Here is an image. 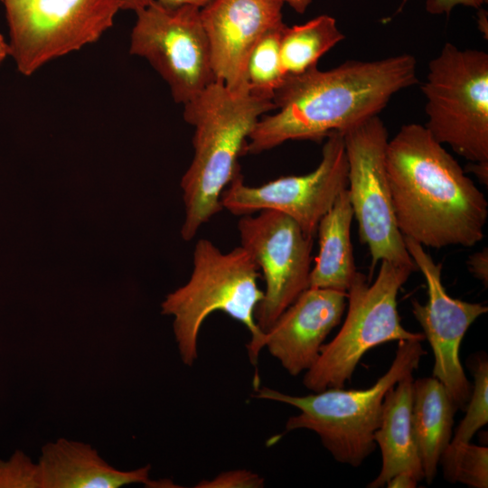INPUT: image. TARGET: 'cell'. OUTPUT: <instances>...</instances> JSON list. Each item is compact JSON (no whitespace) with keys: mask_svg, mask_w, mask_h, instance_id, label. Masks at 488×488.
<instances>
[{"mask_svg":"<svg viewBox=\"0 0 488 488\" xmlns=\"http://www.w3.org/2000/svg\"><path fill=\"white\" fill-rule=\"evenodd\" d=\"M417 82L416 60L399 54L377 61H348L286 76L273 97L276 112L263 115L246 145L259 154L289 140L322 141L374 117L393 95Z\"/></svg>","mask_w":488,"mask_h":488,"instance_id":"cell-1","label":"cell"},{"mask_svg":"<svg viewBox=\"0 0 488 488\" xmlns=\"http://www.w3.org/2000/svg\"><path fill=\"white\" fill-rule=\"evenodd\" d=\"M385 169L403 237L434 249L470 248L483 240V192L425 126L404 125L388 140Z\"/></svg>","mask_w":488,"mask_h":488,"instance_id":"cell-2","label":"cell"},{"mask_svg":"<svg viewBox=\"0 0 488 488\" xmlns=\"http://www.w3.org/2000/svg\"><path fill=\"white\" fill-rule=\"evenodd\" d=\"M274 109L272 99L232 91L218 81L183 104V118L194 128L192 160L181 181L184 240L222 210V192L240 174L239 158L250 133Z\"/></svg>","mask_w":488,"mask_h":488,"instance_id":"cell-3","label":"cell"},{"mask_svg":"<svg viewBox=\"0 0 488 488\" xmlns=\"http://www.w3.org/2000/svg\"><path fill=\"white\" fill-rule=\"evenodd\" d=\"M259 269L242 248L223 253L202 239L194 247L188 282L169 294L162 313L174 316V333L180 357L192 366L197 358V340L204 320L221 311L244 324L251 335L247 349L256 365L264 333L255 321V310L264 292L258 286Z\"/></svg>","mask_w":488,"mask_h":488,"instance_id":"cell-4","label":"cell"},{"mask_svg":"<svg viewBox=\"0 0 488 488\" xmlns=\"http://www.w3.org/2000/svg\"><path fill=\"white\" fill-rule=\"evenodd\" d=\"M418 340L398 343L388 371L370 388H329L305 396H293L267 387L256 389L255 398L285 403L299 413L290 417L286 430L314 432L324 448L341 464L361 465L374 451L386 392L400 379L418 369L426 351Z\"/></svg>","mask_w":488,"mask_h":488,"instance_id":"cell-5","label":"cell"},{"mask_svg":"<svg viewBox=\"0 0 488 488\" xmlns=\"http://www.w3.org/2000/svg\"><path fill=\"white\" fill-rule=\"evenodd\" d=\"M414 271L381 261L376 279L357 272L347 291L348 310L332 341L324 343L314 364L305 372L304 386L318 392L343 388L364 354L382 343L403 340L424 341L423 333L407 330L398 311V295Z\"/></svg>","mask_w":488,"mask_h":488,"instance_id":"cell-6","label":"cell"},{"mask_svg":"<svg viewBox=\"0 0 488 488\" xmlns=\"http://www.w3.org/2000/svg\"><path fill=\"white\" fill-rule=\"evenodd\" d=\"M422 91L432 136L470 163H488V54L446 42Z\"/></svg>","mask_w":488,"mask_h":488,"instance_id":"cell-7","label":"cell"},{"mask_svg":"<svg viewBox=\"0 0 488 488\" xmlns=\"http://www.w3.org/2000/svg\"><path fill=\"white\" fill-rule=\"evenodd\" d=\"M10 55L25 76L92 43L121 10L120 0H7Z\"/></svg>","mask_w":488,"mask_h":488,"instance_id":"cell-8","label":"cell"},{"mask_svg":"<svg viewBox=\"0 0 488 488\" xmlns=\"http://www.w3.org/2000/svg\"><path fill=\"white\" fill-rule=\"evenodd\" d=\"M348 161V186L359 237L367 245L371 271L388 261L417 271L395 220L385 169L388 131L374 116L343 134Z\"/></svg>","mask_w":488,"mask_h":488,"instance_id":"cell-9","label":"cell"},{"mask_svg":"<svg viewBox=\"0 0 488 488\" xmlns=\"http://www.w3.org/2000/svg\"><path fill=\"white\" fill-rule=\"evenodd\" d=\"M130 53L145 58L184 104L216 81L201 7L152 4L136 12Z\"/></svg>","mask_w":488,"mask_h":488,"instance_id":"cell-10","label":"cell"},{"mask_svg":"<svg viewBox=\"0 0 488 488\" xmlns=\"http://www.w3.org/2000/svg\"><path fill=\"white\" fill-rule=\"evenodd\" d=\"M348 186V161L343 135L326 138L322 159L312 172L282 176L258 186L247 185L239 174L222 192L221 204L234 215L262 210L280 211L292 218L307 235L314 237L322 217Z\"/></svg>","mask_w":488,"mask_h":488,"instance_id":"cell-11","label":"cell"},{"mask_svg":"<svg viewBox=\"0 0 488 488\" xmlns=\"http://www.w3.org/2000/svg\"><path fill=\"white\" fill-rule=\"evenodd\" d=\"M243 215L238 230L242 247L266 283L255 321L266 333L296 297L309 287L314 237L289 216L273 210Z\"/></svg>","mask_w":488,"mask_h":488,"instance_id":"cell-12","label":"cell"},{"mask_svg":"<svg viewBox=\"0 0 488 488\" xmlns=\"http://www.w3.org/2000/svg\"><path fill=\"white\" fill-rule=\"evenodd\" d=\"M403 239L427 283L426 303L412 300L411 311L433 351L432 376L443 383L458 409L465 410L472 384L461 364L459 349L467 330L488 312V306L452 297L442 283V265L436 263L421 244Z\"/></svg>","mask_w":488,"mask_h":488,"instance_id":"cell-13","label":"cell"},{"mask_svg":"<svg viewBox=\"0 0 488 488\" xmlns=\"http://www.w3.org/2000/svg\"><path fill=\"white\" fill-rule=\"evenodd\" d=\"M283 0H211L201 8L216 81L247 91L245 69L258 40L284 23Z\"/></svg>","mask_w":488,"mask_h":488,"instance_id":"cell-14","label":"cell"},{"mask_svg":"<svg viewBox=\"0 0 488 488\" xmlns=\"http://www.w3.org/2000/svg\"><path fill=\"white\" fill-rule=\"evenodd\" d=\"M347 293L308 287L284 310L264 333L267 347L282 367L297 376L316 361L324 342L342 320Z\"/></svg>","mask_w":488,"mask_h":488,"instance_id":"cell-15","label":"cell"},{"mask_svg":"<svg viewBox=\"0 0 488 488\" xmlns=\"http://www.w3.org/2000/svg\"><path fill=\"white\" fill-rule=\"evenodd\" d=\"M37 464L42 488H118L152 483L149 465L121 471L109 465L90 445L65 438L43 446Z\"/></svg>","mask_w":488,"mask_h":488,"instance_id":"cell-16","label":"cell"},{"mask_svg":"<svg viewBox=\"0 0 488 488\" xmlns=\"http://www.w3.org/2000/svg\"><path fill=\"white\" fill-rule=\"evenodd\" d=\"M413 373L400 379L385 394L374 441L381 454L379 474L367 487L380 488L399 472L424 479L412 427Z\"/></svg>","mask_w":488,"mask_h":488,"instance_id":"cell-17","label":"cell"},{"mask_svg":"<svg viewBox=\"0 0 488 488\" xmlns=\"http://www.w3.org/2000/svg\"><path fill=\"white\" fill-rule=\"evenodd\" d=\"M457 410L446 387L436 378L424 377L413 381L412 427L424 480L428 484L434 481L440 457L451 442Z\"/></svg>","mask_w":488,"mask_h":488,"instance_id":"cell-18","label":"cell"},{"mask_svg":"<svg viewBox=\"0 0 488 488\" xmlns=\"http://www.w3.org/2000/svg\"><path fill=\"white\" fill-rule=\"evenodd\" d=\"M353 211L348 190L343 191L319 221V251L312 267L309 287L347 293L356 274L351 226Z\"/></svg>","mask_w":488,"mask_h":488,"instance_id":"cell-19","label":"cell"},{"mask_svg":"<svg viewBox=\"0 0 488 488\" xmlns=\"http://www.w3.org/2000/svg\"><path fill=\"white\" fill-rule=\"evenodd\" d=\"M343 39L335 19L328 14L316 16L303 24H286L280 37L284 74L296 75L317 66L319 59Z\"/></svg>","mask_w":488,"mask_h":488,"instance_id":"cell-20","label":"cell"},{"mask_svg":"<svg viewBox=\"0 0 488 488\" xmlns=\"http://www.w3.org/2000/svg\"><path fill=\"white\" fill-rule=\"evenodd\" d=\"M286 23L267 31L251 50L245 69V85L249 93L273 100L284 81L280 61V37Z\"/></svg>","mask_w":488,"mask_h":488,"instance_id":"cell-21","label":"cell"},{"mask_svg":"<svg viewBox=\"0 0 488 488\" xmlns=\"http://www.w3.org/2000/svg\"><path fill=\"white\" fill-rule=\"evenodd\" d=\"M439 465L444 477L471 488L488 487V448L471 442L450 443L443 452Z\"/></svg>","mask_w":488,"mask_h":488,"instance_id":"cell-22","label":"cell"},{"mask_svg":"<svg viewBox=\"0 0 488 488\" xmlns=\"http://www.w3.org/2000/svg\"><path fill=\"white\" fill-rule=\"evenodd\" d=\"M466 364L471 369L474 383L465 415L459 423L450 443L470 442L474 434L488 422V358L484 352L469 356Z\"/></svg>","mask_w":488,"mask_h":488,"instance_id":"cell-23","label":"cell"},{"mask_svg":"<svg viewBox=\"0 0 488 488\" xmlns=\"http://www.w3.org/2000/svg\"><path fill=\"white\" fill-rule=\"evenodd\" d=\"M0 488H42L38 464L21 450L0 459Z\"/></svg>","mask_w":488,"mask_h":488,"instance_id":"cell-24","label":"cell"},{"mask_svg":"<svg viewBox=\"0 0 488 488\" xmlns=\"http://www.w3.org/2000/svg\"><path fill=\"white\" fill-rule=\"evenodd\" d=\"M265 479L249 470H230L222 472L210 480H202L196 488H260Z\"/></svg>","mask_w":488,"mask_h":488,"instance_id":"cell-25","label":"cell"},{"mask_svg":"<svg viewBox=\"0 0 488 488\" xmlns=\"http://www.w3.org/2000/svg\"><path fill=\"white\" fill-rule=\"evenodd\" d=\"M211 1V0H120V3L121 10H130L136 13L152 4L166 6L192 5L202 8Z\"/></svg>","mask_w":488,"mask_h":488,"instance_id":"cell-26","label":"cell"},{"mask_svg":"<svg viewBox=\"0 0 488 488\" xmlns=\"http://www.w3.org/2000/svg\"><path fill=\"white\" fill-rule=\"evenodd\" d=\"M483 4V0H427L426 8L432 14H449L459 5L478 9Z\"/></svg>","mask_w":488,"mask_h":488,"instance_id":"cell-27","label":"cell"},{"mask_svg":"<svg viewBox=\"0 0 488 488\" xmlns=\"http://www.w3.org/2000/svg\"><path fill=\"white\" fill-rule=\"evenodd\" d=\"M467 267L471 274L479 279L484 286H488V249L472 254L467 260Z\"/></svg>","mask_w":488,"mask_h":488,"instance_id":"cell-28","label":"cell"},{"mask_svg":"<svg viewBox=\"0 0 488 488\" xmlns=\"http://www.w3.org/2000/svg\"><path fill=\"white\" fill-rule=\"evenodd\" d=\"M418 479L408 472H399L393 475L385 484L389 488H414Z\"/></svg>","mask_w":488,"mask_h":488,"instance_id":"cell-29","label":"cell"},{"mask_svg":"<svg viewBox=\"0 0 488 488\" xmlns=\"http://www.w3.org/2000/svg\"><path fill=\"white\" fill-rule=\"evenodd\" d=\"M467 170L473 173L483 184L487 185L488 163H471L467 166Z\"/></svg>","mask_w":488,"mask_h":488,"instance_id":"cell-30","label":"cell"},{"mask_svg":"<svg viewBox=\"0 0 488 488\" xmlns=\"http://www.w3.org/2000/svg\"><path fill=\"white\" fill-rule=\"evenodd\" d=\"M288 4L294 11L298 14H304L312 3V0H283Z\"/></svg>","mask_w":488,"mask_h":488,"instance_id":"cell-31","label":"cell"},{"mask_svg":"<svg viewBox=\"0 0 488 488\" xmlns=\"http://www.w3.org/2000/svg\"><path fill=\"white\" fill-rule=\"evenodd\" d=\"M10 54V47L0 34V63Z\"/></svg>","mask_w":488,"mask_h":488,"instance_id":"cell-32","label":"cell"},{"mask_svg":"<svg viewBox=\"0 0 488 488\" xmlns=\"http://www.w3.org/2000/svg\"><path fill=\"white\" fill-rule=\"evenodd\" d=\"M478 24L480 25V30L485 34H487V31L484 29V25L487 26V16L483 11L480 12L478 14Z\"/></svg>","mask_w":488,"mask_h":488,"instance_id":"cell-33","label":"cell"},{"mask_svg":"<svg viewBox=\"0 0 488 488\" xmlns=\"http://www.w3.org/2000/svg\"><path fill=\"white\" fill-rule=\"evenodd\" d=\"M483 4H486L488 2V0H483Z\"/></svg>","mask_w":488,"mask_h":488,"instance_id":"cell-34","label":"cell"},{"mask_svg":"<svg viewBox=\"0 0 488 488\" xmlns=\"http://www.w3.org/2000/svg\"><path fill=\"white\" fill-rule=\"evenodd\" d=\"M0 1H2V2L4 3V2H5V1H7V0H0Z\"/></svg>","mask_w":488,"mask_h":488,"instance_id":"cell-35","label":"cell"}]
</instances>
